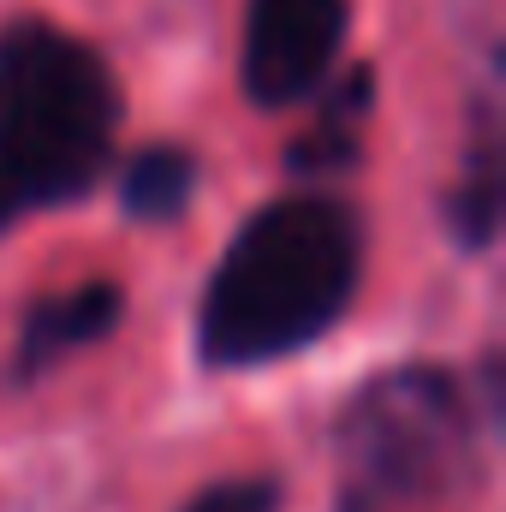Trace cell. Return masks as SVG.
Here are the masks:
<instances>
[{
    "label": "cell",
    "instance_id": "obj_1",
    "mask_svg": "<svg viewBox=\"0 0 506 512\" xmlns=\"http://www.w3.org/2000/svg\"><path fill=\"white\" fill-rule=\"evenodd\" d=\"M364 274L358 215L334 197H286L256 209L209 274L197 346L215 370H251L322 340Z\"/></svg>",
    "mask_w": 506,
    "mask_h": 512
},
{
    "label": "cell",
    "instance_id": "obj_2",
    "mask_svg": "<svg viewBox=\"0 0 506 512\" xmlns=\"http://www.w3.org/2000/svg\"><path fill=\"white\" fill-rule=\"evenodd\" d=\"M114 131L120 84L90 42L42 18L0 30V227L90 197Z\"/></svg>",
    "mask_w": 506,
    "mask_h": 512
},
{
    "label": "cell",
    "instance_id": "obj_3",
    "mask_svg": "<svg viewBox=\"0 0 506 512\" xmlns=\"http://www.w3.org/2000/svg\"><path fill=\"white\" fill-rule=\"evenodd\" d=\"M340 512L441 507L477 477V435L465 387L441 364H393L340 411Z\"/></svg>",
    "mask_w": 506,
    "mask_h": 512
},
{
    "label": "cell",
    "instance_id": "obj_4",
    "mask_svg": "<svg viewBox=\"0 0 506 512\" xmlns=\"http://www.w3.org/2000/svg\"><path fill=\"white\" fill-rule=\"evenodd\" d=\"M352 6L346 0H251L245 6V96L262 114L310 102L340 48Z\"/></svg>",
    "mask_w": 506,
    "mask_h": 512
},
{
    "label": "cell",
    "instance_id": "obj_5",
    "mask_svg": "<svg viewBox=\"0 0 506 512\" xmlns=\"http://www.w3.org/2000/svg\"><path fill=\"white\" fill-rule=\"evenodd\" d=\"M120 316H126V298L114 280H90V286H72L60 298L30 304V316L18 328V376H42L60 358L108 340L120 328Z\"/></svg>",
    "mask_w": 506,
    "mask_h": 512
},
{
    "label": "cell",
    "instance_id": "obj_6",
    "mask_svg": "<svg viewBox=\"0 0 506 512\" xmlns=\"http://www.w3.org/2000/svg\"><path fill=\"white\" fill-rule=\"evenodd\" d=\"M447 227L465 251H489L501 233V143H495V120L477 126V143L465 155V173L447 197Z\"/></svg>",
    "mask_w": 506,
    "mask_h": 512
},
{
    "label": "cell",
    "instance_id": "obj_7",
    "mask_svg": "<svg viewBox=\"0 0 506 512\" xmlns=\"http://www.w3.org/2000/svg\"><path fill=\"white\" fill-rule=\"evenodd\" d=\"M370 96H376V72H352L328 108L316 114V126L292 143V167L298 173H334V167H352L358 161V137H364V120H370Z\"/></svg>",
    "mask_w": 506,
    "mask_h": 512
},
{
    "label": "cell",
    "instance_id": "obj_8",
    "mask_svg": "<svg viewBox=\"0 0 506 512\" xmlns=\"http://www.w3.org/2000/svg\"><path fill=\"white\" fill-rule=\"evenodd\" d=\"M191 191H197V161L185 149H143L131 155L126 179H120V209L131 221H179L191 209Z\"/></svg>",
    "mask_w": 506,
    "mask_h": 512
},
{
    "label": "cell",
    "instance_id": "obj_9",
    "mask_svg": "<svg viewBox=\"0 0 506 512\" xmlns=\"http://www.w3.org/2000/svg\"><path fill=\"white\" fill-rule=\"evenodd\" d=\"M185 512H280V483H274V477L215 483V489H203Z\"/></svg>",
    "mask_w": 506,
    "mask_h": 512
}]
</instances>
